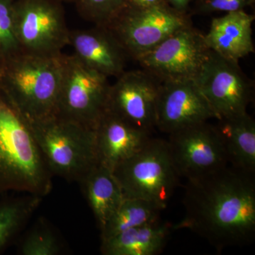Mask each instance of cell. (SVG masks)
<instances>
[{
	"label": "cell",
	"instance_id": "6da1fadb",
	"mask_svg": "<svg viewBox=\"0 0 255 255\" xmlns=\"http://www.w3.org/2000/svg\"><path fill=\"white\" fill-rule=\"evenodd\" d=\"M255 174L228 165L187 179L184 216L172 226L205 238L217 250L243 246L255 237Z\"/></svg>",
	"mask_w": 255,
	"mask_h": 255
},
{
	"label": "cell",
	"instance_id": "7a4b0ae2",
	"mask_svg": "<svg viewBox=\"0 0 255 255\" xmlns=\"http://www.w3.org/2000/svg\"><path fill=\"white\" fill-rule=\"evenodd\" d=\"M53 176L28 122L0 90V194L13 191L45 197Z\"/></svg>",
	"mask_w": 255,
	"mask_h": 255
},
{
	"label": "cell",
	"instance_id": "3957f363",
	"mask_svg": "<svg viewBox=\"0 0 255 255\" xmlns=\"http://www.w3.org/2000/svg\"><path fill=\"white\" fill-rule=\"evenodd\" d=\"M62 54L40 55L21 51L4 60L0 90L28 122L56 115Z\"/></svg>",
	"mask_w": 255,
	"mask_h": 255
},
{
	"label": "cell",
	"instance_id": "277c9868",
	"mask_svg": "<svg viewBox=\"0 0 255 255\" xmlns=\"http://www.w3.org/2000/svg\"><path fill=\"white\" fill-rule=\"evenodd\" d=\"M28 124L53 176L80 183L99 163L95 129L57 115Z\"/></svg>",
	"mask_w": 255,
	"mask_h": 255
},
{
	"label": "cell",
	"instance_id": "5b68a950",
	"mask_svg": "<svg viewBox=\"0 0 255 255\" xmlns=\"http://www.w3.org/2000/svg\"><path fill=\"white\" fill-rule=\"evenodd\" d=\"M112 172L124 198L150 201L162 209L167 208L180 177L167 140L152 137L138 152L117 164Z\"/></svg>",
	"mask_w": 255,
	"mask_h": 255
},
{
	"label": "cell",
	"instance_id": "8992f818",
	"mask_svg": "<svg viewBox=\"0 0 255 255\" xmlns=\"http://www.w3.org/2000/svg\"><path fill=\"white\" fill-rule=\"evenodd\" d=\"M192 25L187 11L174 9L167 2L140 7L129 2L105 25L125 50L137 60L178 30Z\"/></svg>",
	"mask_w": 255,
	"mask_h": 255
},
{
	"label": "cell",
	"instance_id": "52a82bcc",
	"mask_svg": "<svg viewBox=\"0 0 255 255\" xmlns=\"http://www.w3.org/2000/svg\"><path fill=\"white\" fill-rule=\"evenodd\" d=\"M108 77L75 55L62 54V78L56 115L95 129L107 110Z\"/></svg>",
	"mask_w": 255,
	"mask_h": 255
},
{
	"label": "cell",
	"instance_id": "ba28073f",
	"mask_svg": "<svg viewBox=\"0 0 255 255\" xmlns=\"http://www.w3.org/2000/svg\"><path fill=\"white\" fill-rule=\"evenodd\" d=\"M15 31L21 50L57 55L69 44L70 30L59 0H17L14 3Z\"/></svg>",
	"mask_w": 255,
	"mask_h": 255
},
{
	"label": "cell",
	"instance_id": "9c48e42d",
	"mask_svg": "<svg viewBox=\"0 0 255 255\" xmlns=\"http://www.w3.org/2000/svg\"><path fill=\"white\" fill-rule=\"evenodd\" d=\"M211 50L192 25L178 30L136 61L159 82L194 80Z\"/></svg>",
	"mask_w": 255,
	"mask_h": 255
},
{
	"label": "cell",
	"instance_id": "30bf717a",
	"mask_svg": "<svg viewBox=\"0 0 255 255\" xmlns=\"http://www.w3.org/2000/svg\"><path fill=\"white\" fill-rule=\"evenodd\" d=\"M218 117V120L247 113L254 94L253 82L239 64L211 50L194 79Z\"/></svg>",
	"mask_w": 255,
	"mask_h": 255
},
{
	"label": "cell",
	"instance_id": "8fae6325",
	"mask_svg": "<svg viewBox=\"0 0 255 255\" xmlns=\"http://www.w3.org/2000/svg\"><path fill=\"white\" fill-rule=\"evenodd\" d=\"M167 142L179 177H201L229 164L217 130L208 122L172 132Z\"/></svg>",
	"mask_w": 255,
	"mask_h": 255
},
{
	"label": "cell",
	"instance_id": "7c38bea8",
	"mask_svg": "<svg viewBox=\"0 0 255 255\" xmlns=\"http://www.w3.org/2000/svg\"><path fill=\"white\" fill-rule=\"evenodd\" d=\"M111 85L107 110L152 133L156 128L161 82L145 70L124 71Z\"/></svg>",
	"mask_w": 255,
	"mask_h": 255
},
{
	"label": "cell",
	"instance_id": "4fadbf2b",
	"mask_svg": "<svg viewBox=\"0 0 255 255\" xmlns=\"http://www.w3.org/2000/svg\"><path fill=\"white\" fill-rule=\"evenodd\" d=\"M218 117L194 80L161 82L156 128L170 134Z\"/></svg>",
	"mask_w": 255,
	"mask_h": 255
},
{
	"label": "cell",
	"instance_id": "5bb4252c",
	"mask_svg": "<svg viewBox=\"0 0 255 255\" xmlns=\"http://www.w3.org/2000/svg\"><path fill=\"white\" fill-rule=\"evenodd\" d=\"M78 59L105 76L116 77L125 71L127 53L105 26L70 31L69 44Z\"/></svg>",
	"mask_w": 255,
	"mask_h": 255
},
{
	"label": "cell",
	"instance_id": "9a60e30c",
	"mask_svg": "<svg viewBox=\"0 0 255 255\" xmlns=\"http://www.w3.org/2000/svg\"><path fill=\"white\" fill-rule=\"evenodd\" d=\"M99 163L111 171L138 152L148 142L150 132L137 128L106 110L95 127Z\"/></svg>",
	"mask_w": 255,
	"mask_h": 255
},
{
	"label": "cell",
	"instance_id": "2e32d148",
	"mask_svg": "<svg viewBox=\"0 0 255 255\" xmlns=\"http://www.w3.org/2000/svg\"><path fill=\"white\" fill-rule=\"evenodd\" d=\"M254 14L246 10L226 13L213 18L209 31L204 34L209 49L230 61L239 60L254 53L253 24Z\"/></svg>",
	"mask_w": 255,
	"mask_h": 255
},
{
	"label": "cell",
	"instance_id": "e0dca14e",
	"mask_svg": "<svg viewBox=\"0 0 255 255\" xmlns=\"http://www.w3.org/2000/svg\"><path fill=\"white\" fill-rule=\"evenodd\" d=\"M228 164L249 173L255 174V122L248 114L223 118L215 126Z\"/></svg>",
	"mask_w": 255,
	"mask_h": 255
},
{
	"label": "cell",
	"instance_id": "ac0fdd59",
	"mask_svg": "<svg viewBox=\"0 0 255 255\" xmlns=\"http://www.w3.org/2000/svg\"><path fill=\"white\" fill-rule=\"evenodd\" d=\"M172 225L161 220L147 223L102 241L100 251L104 255H156L167 244Z\"/></svg>",
	"mask_w": 255,
	"mask_h": 255
},
{
	"label": "cell",
	"instance_id": "d6986e66",
	"mask_svg": "<svg viewBox=\"0 0 255 255\" xmlns=\"http://www.w3.org/2000/svg\"><path fill=\"white\" fill-rule=\"evenodd\" d=\"M79 184L101 230L123 201L122 189L112 171L100 163Z\"/></svg>",
	"mask_w": 255,
	"mask_h": 255
},
{
	"label": "cell",
	"instance_id": "ffe728a7",
	"mask_svg": "<svg viewBox=\"0 0 255 255\" xmlns=\"http://www.w3.org/2000/svg\"><path fill=\"white\" fill-rule=\"evenodd\" d=\"M160 206L142 199L124 198L122 204L100 230L105 241L119 233L160 220Z\"/></svg>",
	"mask_w": 255,
	"mask_h": 255
},
{
	"label": "cell",
	"instance_id": "44dd1931",
	"mask_svg": "<svg viewBox=\"0 0 255 255\" xmlns=\"http://www.w3.org/2000/svg\"><path fill=\"white\" fill-rule=\"evenodd\" d=\"M42 200L41 196L27 194L0 201V255L17 238Z\"/></svg>",
	"mask_w": 255,
	"mask_h": 255
},
{
	"label": "cell",
	"instance_id": "7402d4cb",
	"mask_svg": "<svg viewBox=\"0 0 255 255\" xmlns=\"http://www.w3.org/2000/svg\"><path fill=\"white\" fill-rule=\"evenodd\" d=\"M63 244L46 220H38L26 233L18 247L21 255H58L63 252Z\"/></svg>",
	"mask_w": 255,
	"mask_h": 255
},
{
	"label": "cell",
	"instance_id": "603a6c76",
	"mask_svg": "<svg viewBox=\"0 0 255 255\" xmlns=\"http://www.w3.org/2000/svg\"><path fill=\"white\" fill-rule=\"evenodd\" d=\"M129 0H75L77 9L82 18L104 26L123 10Z\"/></svg>",
	"mask_w": 255,
	"mask_h": 255
},
{
	"label": "cell",
	"instance_id": "cb8c5ba5",
	"mask_svg": "<svg viewBox=\"0 0 255 255\" xmlns=\"http://www.w3.org/2000/svg\"><path fill=\"white\" fill-rule=\"evenodd\" d=\"M14 0H0V56L7 58L21 52L15 31Z\"/></svg>",
	"mask_w": 255,
	"mask_h": 255
},
{
	"label": "cell",
	"instance_id": "d4e9b609",
	"mask_svg": "<svg viewBox=\"0 0 255 255\" xmlns=\"http://www.w3.org/2000/svg\"><path fill=\"white\" fill-rule=\"evenodd\" d=\"M255 3V0H196L194 11L199 14L233 12L252 7Z\"/></svg>",
	"mask_w": 255,
	"mask_h": 255
},
{
	"label": "cell",
	"instance_id": "484cf974",
	"mask_svg": "<svg viewBox=\"0 0 255 255\" xmlns=\"http://www.w3.org/2000/svg\"><path fill=\"white\" fill-rule=\"evenodd\" d=\"M171 6L181 11H187L192 0H165Z\"/></svg>",
	"mask_w": 255,
	"mask_h": 255
},
{
	"label": "cell",
	"instance_id": "4316f807",
	"mask_svg": "<svg viewBox=\"0 0 255 255\" xmlns=\"http://www.w3.org/2000/svg\"><path fill=\"white\" fill-rule=\"evenodd\" d=\"M131 4L140 7H149L162 4L165 0H129Z\"/></svg>",
	"mask_w": 255,
	"mask_h": 255
},
{
	"label": "cell",
	"instance_id": "83f0119b",
	"mask_svg": "<svg viewBox=\"0 0 255 255\" xmlns=\"http://www.w3.org/2000/svg\"><path fill=\"white\" fill-rule=\"evenodd\" d=\"M4 58H1V57L0 56V71H1V67H2L3 62H4Z\"/></svg>",
	"mask_w": 255,
	"mask_h": 255
},
{
	"label": "cell",
	"instance_id": "f1b7e54d",
	"mask_svg": "<svg viewBox=\"0 0 255 255\" xmlns=\"http://www.w3.org/2000/svg\"><path fill=\"white\" fill-rule=\"evenodd\" d=\"M59 1H74L75 2V0H59Z\"/></svg>",
	"mask_w": 255,
	"mask_h": 255
}]
</instances>
